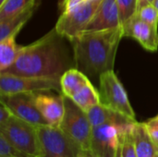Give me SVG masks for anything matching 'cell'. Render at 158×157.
Returning <instances> with one entry per match:
<instances>
[{
    "label": "cell",
    "mask_w": 158,
    "mask_h": 157,
    "mask_svg": "<svg viewBox=\"0 0 158 157\" xmlns=\"http://www.w3.org/2000/svg\"><path fill=\"white\" fill-rule=\"evenodd\" d=\"M65 40L54 28L36 42L21 46L16 62L3 72L60 80L67 70L75 67Z\"/></svg>",
    "instance_id": "1"
},
{
    "label": "cell",
    "mask_w": 158,
    "mask_h": 157,
    "mask_svg": "<svg viewBox=\"0 0 158 157\" xmlns=\"http://www.w3.org/2000/svg\"><path fill=\"white\" fill-rule=\"evenodd\" d=\"M124 37L123 27L102 31H84L72 41L75 68L88 78L100 77L113 70L117 51Z\"/></svg>",
    "instance_id": "2"
},
{
    "label": "cell",
    "mask_w": 158,
    "mask_h": 157,
    "mask_svg": "<svg viewBox=\"0 0 158 157\" xmlns=\"http://www.w3.org/2000/svg\"><path fill=\"white\" fill-rule=\"evenodd\" d=\"M64 104L65 115L59 129L82 151H90L93 127L87 112L79 107L71 98L65 95Z\"/></svg>",
    "instance_id": "3"
},
{
    "label": "cell",
    "mask_w": 158,
    "mask_h": 157,
    "mask_svg": "<svg viewBox=\"0 0 158 157\" xmlns=\"http://www.w3.org/2000/svg\"><path fill=\"white\" fill-rule=\"evenodd\" d=\"M0 133L21 154L26 156H40L37 126L16 116L0 126Z\"/></svg>",
    "instance_id": "4"
},
{
    "label": "cell",
    "mask_w": 158,
    "mask_h": 157,
    "mask_svg": "<svg viewBox=\"0 0 158 157\" xmlns=\"http://www.w3.org/2000/svg\"><path fill=\"white\" fill-rule=\"evenodd\" d=\"M40 157H78L82 151L59 128L38 126Z\"/></svg>",
    "instance_id": "5"
},
{
    "label": "cell",
    "mask_w": 158,
    "mask_h": 157,
    "mask_svg": "<svg viewBox=\"0 0 158 157\" xmlns=\"http://www.w3.org/2000/svg\"><path fill=\"white\" fill-rule=\"evenodd\" d=\"M99 93L101 104L136 121L135 113L131 105L126 90L114 70L103 73L99 77Z\"/></svg>",
    "instance_id": "6"
},
{
    "label": "cell",
    "mask_w": 158,
    "mask_h": 157,
    "mask_svg": "<svg viewBox=\"0 0 158 157\" xmlns=\"http://www.w3.org/2000/svg\"><path fill=\"white\" fill-rule=\"evenodd\" d=\"M51 91L62 93L60 80L0 72V95Z\"/></svg>",
    "instance_id": "7"
},
{
    "label": "cell",
    "mask_w": 158,
    "mask_h": 157,
    "mask_svg": "<svg viewBox=\"0 0 158 157\" xmlns=\"http://www.w3.org/2000/svg\"><path fill=\"white\" fill-rule=\"evenodd\" d=\"M101 0L84 2L83 4L68 11H63L55 28L56 31L68 41L86 31Z\"/></svg>",
    "instance_id": "8"
},
{
    "label": "cell",
    "mask_w": 158,
    "mask_h": 157,
    "mask_svg": "<svg viewBox=\"0 0 158 157\" xmlns=\"http://www.w3.org/2000/svg\"><path fill=\"white\" fill-rule=\"evenodd\" d=\"M0 102L4 103L14 116L34 126L48 125L35 104L34 93L0 95Z\"/></svg>",
    "instance_id": "9"
},
{
    "label": "cell",
    "mask_w": 158,
    "mask_h": 157,
    "mask_svg": "<svg viewBox=\"0 0 158 157\" xmlns=\"http://www.w3.org/2000/svg\"><path fill=\"white\" fill-rule=\"evenodd\" d=\"M123 125L106 123L93 128L90 151L98 157L116 156L118 133L121 126Z\"/></svg>",
    "instance_id": "10"
},
{
    "label": "cell",
    "mask_w": 158,
    "mask_h": 157,
    "mask_svg": "<svg viewBox=\"0 0 158 157\" xmlns=\"http://www.w3.org/2000/svg\"><path fill=\"white\" fill-rule=\"evenodd\" d=\"M124 37L136 40L144 49L156 52L158 49L157 27L143 21L137 14L131 17L123 25Z\"/></svg>",
    "instance_id": "11"
},
{
    "label": "cell",
    "mask_w": 158,
    "mask_h": 157,
    "mask_svg": "<svg viewBox=\"0 0 158 157\" xmlns=\"http://www.w3.org/2000/svg\"><path fill=\"white\" fill-rule=\"evenodd\" d=\"M45 92L34 93L35 104L49 126L59 128L65 115L64 95L47 94Z\"/></svg>",
    "instance_id": "12"
},
{
    "label": "cell",
    "mask_w": 158,
    "mask_h": 157,
    "mask_svg": "<svg viewBox=\"0 0 158 157\" xmlns=\"http://www.w3.org/2000/svg\"><path fill=\"white\" fill-rule=\"evenodd\" d=\"M121 26L117 0H101L86 31H102Z\"/></svg>",
    "instance_id": "13"
},
{
    "label": "cell",
    "mask_w": 158,
    "mask_h": 157,
    "mask_svg": "<svg viewBox=\"0 0 158 157\" xmlns=\"http://www.w3.org/2000/svg\"><path fill=\"white\" fill-rule=\"evenodd\" d=\"M87 115L93 128L106 123H116L118 125H123L135 122L101 103L91 108L87 112Z\"/></svg>",
    "instance_id": "14"
},
{
    "label": "cell",
    "mask_w": 158,
    "mask_h": 157,
    "mask_svg": "<svg viewBox=\"0 0 158 157\" xmlns=\"http://www.w3.org/2000/svg\"><path fill=\"white\" fill-rule=\"evenodd\" d=\"M132 134L137 157H158V147L148 134L144 123L134 122Z\"/></svg>",
    "instance_id": "15"
},
{
    "label": "cell",
    "mask_w": 158,
    "mask_h": 157,
    "mask_svg": "<svg viewBox=\"0 0 158 157\" xmlns=\"http://www.w3.org/2000/svg\"><path fill=\"white\" fill-rule=\"evenodd\" d=\"M90 82L89 78L83 72L76 68H72L67 70L60 79L62 94L72 98Z\"/></svg>",
    "instance_id": "16"
},
{
    "label": "cell",
    "mask_w": 158,
    "mask_h": 157,
    "mask_svg": "<svg viewBox=\"0 0 158 157\" xmlns=\"http://www.w3.org/2000/svg\"><path fill=\"white\" fill-rule=\"evenodd\" d=\"M36 7L37 6L31 7L17 16L7 19L4 21H0V41L10 36H16L24 24L31 19Z\"/></svg>",
    "instance_id": "17"
},
{
    "label": "cell",
    "mask_w": 158,
    "mask_h": 157,
    "mask_svg": "<svg viewBox=\"0 0 158 157\" xmlns=\"http://www.w3.org/2000/svg\"><path fill=\"white\" fill-rule=\"evenodd\" d=\"M16 36H10L0 41V72L10 68L18 59L21 46L15 41Z\"/></svg>",
    "instance_id": "18"
},
{
    "label": "cell",
    "mask_w": 158,
    "mask_h": 157,
    "mask_svg": "<svg viewBox=\"0 0 158 157\" xmlns=\"http://www.w3.org/2000/svg\"><path fill=\"white\" fill-rule=\"evenodd\" d=\"M133 123L134 122H131L121 126L118 133V143L115 157H137L132 134Z\"/></svg>",
    "instance_id": "19"
},
{
    "label": "cell",
    "mask_w": 158,
    "mask_h": 157,
    "mask_svg": "<svg viewBox=\"0 0 158 157\" xmlns=\"http://www.w3.org/2000/svg\"><path fill=\"white\" fill-rule=\"evenodd\" d=\"M39 0H5L0 5V21L17 16L31 7L37 6Z\"/></svg>",
    "instance_id": "20"
},
{
    "label": "cell",
    "mask_w": 158,
    "mask_h": 157,
    "mask_svg": "<svg viewBox=\"0 0 158 157\" xmlns=\"http://www.w3.org/2000/svg\"><path fill=\"white\" fill-rule=\"evenodd\" d=\"M83 111L88 112L94 105L101 103L100 93L90 82L71 98Z\"/></svg>",
    "instance_id": "21"
},
{
    "label": "cell",
    "mask_w": 158,
    "mask_h": 157,
    "mask_svg": "<svg viewBox=\"0 0 158 157\" xmlns=\"http://www.w3.org/2000/svg\"><path fill=\"white\" fill-rule=\"evenodd\" d=\"M121 26L138 11V0H117Z\"/></svg>",
    "instance_id": "22"
},
{
    "label": "cell",
    "mask_w": 158,
    "mask_h": 157,
    "mask_svg": "<svg viewBox=\"0 0 158 157\" xmlns=\"http://www.w3.org/2000/svg\"><path fill=\"white\" fill-rule=\"evenodd\" d=\"M143 21L157 27L158 26V9L154 4H147L141 7L136 13Z\"/></svg>",
    "instance_id": "23"
},
{
    "label": "cell",
    "mask_w": 158,
    "mask_h": 157,
    "mask_svg": "<svg viewBox=\"0 0 158 157\" xmlns=\"http://www.w3.org/2000/svg\"><path fill=\"white\" fill-rule=\"evenodd\" d=\"M26 156L19 152L0 133V157H23Z\"/></svg>",
    "instance_id": "24"
},
{
    "label": "cell",
    "mask_w": 158,
    "mask_h": 157,
    "mask_svg": "<svg viewBox=\"0 0 158 157\" xmlns=\"http://www.w3.org/2000/svg\"><path fill=\"white\" fill-rule=\"evenodd\" d=\"M143 123L151 139L158 147V116Z\"/></svg>",
    "instance_id": "25"
},
{
    "label": "cell",
    "mask_w": 158,
    "mask_h": 157,
    "mask_svg": "<svg viewBox=\"0 0 158 157\" xmlns=\"http://www.w3.org/2000/svg\"><path fill=\"white\" fill-rule=\"evenodd\" d=\"M13 116L9 108L2 102H0V126L6 123L9 118Z\"/></svg>",
    "instance_id": "26"
},
{
    "label": "cell",
    "mask_w": 158,
    "mask_h": 157,
    "mask_svg": "<svg viewBox=\"0 0 158 157\" xmlns=\"http://www.w3.org/2000/svg\"><path fill=\"white\" fill-rule=\"evenodd\" d=\"M154 0H138V10L147 4H153Z\"/></svg>",
    "instance_id": "27"
},
{
    "label": "cell",
    "mask_w": 158,
    "mask_h": 157,
    "mask_svg": "<svg viewBox=\"0 0 158 157\" xmlns=\"http://www.w3.org/2000/svg\"><path fill=\"white\" fill-rule=\"evenodd\" d=\"M86 155H87V157H98L96 155H94L92 151H85Z\"/></svg>",
    "instance_id": "28"
},
{
    "label": "cell",
    "mask_w": 158,
    "mask_h": 157,
    "mask_svg": "<svg viewBox=\"0 0 158 157\" xmlns=\"http://www.w3.org/2000/svg\"><path fill=\"white\" fill-rule=\"evenodd\" d=\"M78 157H87V155H86L85 151H81V153L79 154Z\"/></svg>",
    "instance_id": "29"
},
{
    "label": "cell",
    "mask_w": 158,
    "mask_h": 157,
    "mask_svg": "<svg viewBox=\"0 0 158 157\" xmlns=\"http://www.w3.org/2000/svg\"><path fill=\"white\" fill-rule=\"evenodd\" d=\"M153 4L155 5V6H156V7L158 9V0H154Z\"/></svg>",
    "instance_id": "30"
},
{
    "label": "cell",
    "mask_w": 158,
    "mask_h": 157,
    "mask_svg": "<svg viewBox=\"0 0 158 157\" xmlns=\"http://www.w3.org/2000/svg\"><path fill=\"white\" fill-rule=\"evenodd\" d=\"M4 1H5V0H0V5H1V4H2V3L4 2Z\"/></svg>",
    "instance_id": "31"
},
{
    "label": "cell",
    "mask_w": 158,
    "mask_h": 157,
    "mask_svg": "<svg viewBox=\"0 0 158 157\" xmlns=\"http://www.w3.org/2000/svg\"><path fill=\"white\" fill-rule=\"evenodd\" d=\"M88 1H94V0H85V2H88Z\"/></svg>",
    "instance_id": "32"
},
{
    "label": "cell",
    "mask_w": 158,
    "mask_h": 157,
    "mask_svg": "<svg viewBox=\"0 0 158 157\" xmlns=\"http://www.w3.org/2000/svg\"><path fill=\"white\" fill-rule=\"evenodd\" d=\"M23 157H40V156H23Z\"/></svg>",
    "instance_id": "33"
},
{
    "label": "cell",
    "mask_w": 158,
    "mask_h": 157,
    "mask_svg": "<svg viewBox=\"0 0 158 157\" xmlns=\"http://www.w3.org/2000/svg\"><path fill=\"white\" fill-rule=\"evenodd\" d=\"M157 116H158V115H157Z\"/></svg>",
    "instance_id": "34"
}]
</instances>
